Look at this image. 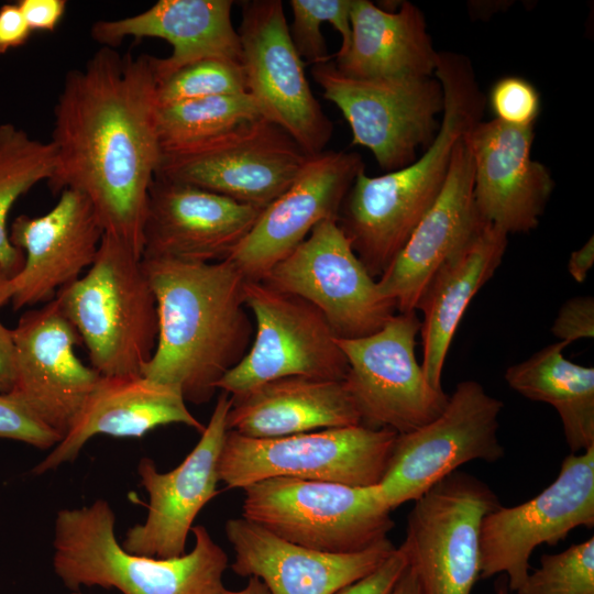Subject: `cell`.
<instances>
[{"label":"cell","mask_w":594,"mask_h":594,"mask_svg":"<svg viewBox=\"0 0 594 594\" xmlns=\"http://www.w3.org/2000/svg\"><path fill=\"white\" fill-rule=\"evenodd\" d=\"M157 305L155 351L141 374L177 387L186 402H209L217 383L249 351L246 279L228 261L144 258Z\"/></svg>","instance_id":"2"},{"label":"cell","mask_w":594,"mask_h":594,"mask_svg":"<svg viewBox=\"0 0 594 594\" xmlns=\"http://www.w3.org/2000/svg\"><path fill=\"white\" fill-rule=\"evenodd\" d=\"M351 44L334 57L337 69L358 79L435 77L439 52L427 31L425 15L404 1L389 11L369 0H353Z\"/></svg>","instance_id":"27"},{"label":"cell","mask_w":594,"mask_h":594,"mask_svg":"<svg viewBox=\"0 0 594 594\" xmlns=\"http://www.w3.org/2000/svg\"><path fill=\"white\" fill-rule=\"evenodd\" d=\"M73 594H79V593H73Z\"/></svg>","instance_id":"47"},{"label":"cell","mask_w":594,"mask_h":594,"mask_svg":"<svg viewBox=\"0 0 594 594\" xmlns=\"http://www.w3.org/2000/svg\"><path fill=\"white\" fill-rule=\"evenodd\" d=\"M495 594H510L512 592L508 588L507 581H499L495 586Z\"/></svg>","instance_id":"46"},{"label":"cell","mask_w":594,"mask_h":594,"mask_svg":"<svg viewBox=\"0 0 594 594\" xmlns=\"http://www.w3.org/2000/svg\"><path fill=\"white\" fill-rule=\"evenodd\" d=\"M516 594H594V537L542 554Z\"/></svg>","instance_id":"34"},{"label":"cell","mask_w":594,"mask_h":594,"mask_svg":"<svg viewBox=\"0 0 594 594\" xmlns=\"http://www.w3.org/2000/svg\"><path fill=\"white\" fill-rule=\"evenodd\" d=\"M114 521L103 499L57 513L53 565L68 588L99 585L122 594H221L224 590L228 556L204 526L191 527L195 546L189 553L157 559L127 551L117 541Z\"/></svg>","instance_id":"3"},{"label":"cell","mask_w":594,"mask_h":594,"mask_svg":"<svg viewBox=\"0 0 594 594\" xmlns=\"http://www.w3.org/2000/svg\"><path fill=\"white\" fill-rule=\"evenodd\" d=\"M419 331L416 312H397L370 336L337 338L349 366L343 382L362 426L406 433L444 409L449 395L428 383L415 354Z\"/></svg>","instance_id":"12"},{"label":"cell","mask_w":594,"mask_h":594,"mask_svg":"<svg viewBox=\"0 0 594 594\" xmlns=\"http://www.w3.org/2000/svg\"><path fill=\"white\" fill-rule=\"evenodd\" d=\"M12 336L14 377L8 394L63 439L100 374L76 355L81 339L55 299L25 311Z\"/></svg>","instance_id":"16"},{"label":"cell","mask_w":594,"mask_h":594,"mask_svg":"<svg viewBox=\"0 0 594 594\" xmlns=\"http://www.w3.org/2000/svg\"><path fill=\"white\" fill-rule=\"evenodd\" d=\"M578 527H594V446L569 454L557 479L534 498L499 505L485 516L480 537L481 579L506 574L517 592L530 572L529 560L541 546H556Z\"/></svg>","instance_id":"15"},{"label":"cell","mask_w":594,"mask_h":594,"mask_svg":"<svg viewBox=\"0 0 594 594\" xmlns=\"http://www.w3.org/2000/svg\"><path fill=\"white\" fill-rule=\"evenodd\" d=\"M103 234L90 201L73 189L61 191L56 205L43 216L16 217L9 237L23 252L24 262L11 278L13 309L53 300L91 266Z\"/></svg>","instance_id":"22"},{"label":"cell","mask_w":594,"mask_h":594,"mask_svg":"<svg viewBox=\"0 0 594 594\" xmlns=\"http://www.w3.org/2000/svg\"><path fill=\"white\" fill-rule=\"evenodd\" d=\"M224 532L232 571L256 576L271 594H336L377 569L396 549L386 538L355 553L333 554L283 540L244 519H228Z\"/></svg>","instance_id":"23"},{"label":"cell","mask_w":594,"mask_h":594,"mask_svg":"<svg viewBox=\"0 0 594 594\" xmlns=\"http://www.w3.org/2000/svg\"><path fill=\"white\" fill-rule=\"evenodd\" d=\"M12 295V279L0 270V309L11 300Z\"/></svg>","instance_id":"45"},{"label":"cell","mask_w":594,"mask_h":594,"mask_svg":"<svg viewBox=\"0 0 594 594\" xmlns=\"http://www.w3.org/2000/svg\"><path fill=\"white\" fill-rule=\"evenodd\" d=\"M221 594H271L265 583L256 576H250L246 586L240 591L224 588Z\"/></svg>","instance_id":"44"},{"label":"cell","mask_w":594,"mask_h":594,"mask_svg":"<svg viewBox=\"0 0 594 594\" xmlns=\"http://www.w3.org/2000/svg\"><path fill=\"white\" fill-rule=\"evenodd\" d=\"M31 34L18 3L0 7V55L24 45Z\"/></svg>","instance_id":"40"},{"label":"cell","mask_w":594,"mask_h":594,"mask_svg":"<svg viewBox=\"0 0 594 594\" xmlns=\"http://www.w3.org/2000/svg\"><path fill=\"white\" fill-rule=\"evenodd\" d=\"M311 75L349 123L352 144L369 148L385 173L413 163L440 129L444 94L436 76L358 79L340 73L332 61L314 65Z\"/></svg>","instance_id":"8"},{"label":"cell","mask_w":594,"mask_h":594,"mask_svg":"<svg viewBox=\"0 0 594 594\" xmlns=\"http://www.w3.org/2000/svg\"><path fill=\"white\" fill-rule=\"evenodd\" d=\"M228 430L266 439L361 425L343 381L289 376L232 397Z\"/></svg>","instance_id":"26"},{"label":"cell","mask_w":594,"mask_h":594,"mask_svg":"<svg viewBox=\"0 0 594 594\" xmlns=\"http://www.w3.org/2000/svg\"><path fill=\"white\" fill-rule=\"evenodd\" d=\"M244 301L256 331L244 358L217 383V389L241 396L267 382L304 376L343 381L348 361L323 315L307 300L246 280Z\"/></svg>","instance_id":"11"},{"label":"cell","mask_w":594,"mask_h":594,"mask_svg":"<svg viewBox=\"0 0 594 594\" xmlns=\"http://www.w3.org/2000/svg\"><path fill=\"white\" fill-rule=\"evenodd\" d=\"M503 407L479 382L462 381L436 419L397 435L377 484L389 509L415 502L464 463L501 460L505 451L497 431Z\"/></svg>","instance_id":"9"},{"label":"cell","mask_w":594,"mask_h":594,"mask_svg":"<svg viewBox=\"0 0 594 594\" xmlns=\"http://www.w3.org/2000/svg\"><path fill=\"white\" fill-rule=\"evenodd\" d=\"M508 234L488 222L454 257L443 264L428 285L418 309L422 344L421 367L428 383L442 388L444 362L469 304L502 264Z\"/></svg>","instance_id":"28"},{"label":"cell","mask_w":594,"mask_h":594,"mask_svg":"<svg viewBox=\"0 0 594 594\" xmlns=\"http://www.w3.org/2000/svg\"><path fill=\"white\" fill-rule=\"evenodd\" d=\"M364 169L358 153L326 150L310 156L290 186L262 210L227 260L246 280H262L318 223L338 220L349 189Z\"/></svg>","instance_id":"17"},{"label":"cell","mask_w":594,"mask_h":594,"mask_svg":"<svg viewBox=\"0 0 594 594\" xmlns=\"http://www.w3.org/2000/svg\"><path fill=\"white\" fill-rule=\"evenodd\" d=\"M407 565L404 551L397 547L377 569L336 594H391Z\"/></svg>","instance_id":"38"},{"label":"cell","mask_w":594,"mask_h":594,"mask_svg":"<svg viewBox=\"0 0 594 594\" xmlns=\"http://www.w3.org/2000/svg\"><path fill=\"white\" fill-rule=\"evenodd\" d=\"M55 164L51 142L35 140L12 123L0 124V270L11 278L22 268L24 254L10 241L9 212L22 195L52 177Z\"/></svg>","instance_id":"30"},{"label":"cell","mask_w":594,"mask_h":594,"mask_svg":"<svg viewBox=\"0 0 594 594\" xmlns=\"http://www.w3.org/2000/svg\"><path fill=\"white\" fill-rule=\"evenodd\" d=\"M242 490L244 519L320 552H360L386 539L395 525L377 485L272 477Z\"/></svg>","instance_id":"5"},{"label":"cell","mask_w":594,"mask_h":594,"mask_svg":"<svg viewBox=\"0 0 594 594\" xmlns=\"http://www.w3.org/2000/svg\"><path fill=\"white\" fill-rule=\"evenodd\" d=\"M397 435L362 425L266 439L228 430L218 476L228 488L272 477L374 486L385 473Z\"/></svg>","instance_id":"6"},{"label":"cell","mask_w":594,"mask_h":594,"mask_svg":"<svg viewBox=\"0 0 594 594\" xmlns=\"http://www.w3.org/2000/svg\"><path fill=\"white\" fill-rule=\"evenodd\" d=\"M468 132L454 147L449 173L437 200L396 258L376 279L380 292L394 302L396 312H416L436 273L460 253L486 223L474 201Z\"/></svg>","instance_id":"19"},{"label":"cell","mask_w":594,"mask_h":594,"mask_svg":"<svg viewBox=\"0 0 594 594\" xmlns=\"http://www.w3.org/2000/svg\"><path fill=\"white\" fill-rule=\"evenodd\" d=\"M0 438L25 442L38 449L55 447L62 437L37 420L9 394H0Z\"/></svg>","instance_id":"36"},{"label":"cell","mask_w":594,"mask_h":594,"mask_svg":"<svg viewBox=\"0 0 594 594\" xmlns=\"http://www.w3.org/2000/svg\"><path fill=\"white\" fill-rule=\"evenodd\" d=\"M87 348L90 366L102 376L141 374L156 348V298L142 257L103 234L84 276L54 298Z\"/></svg>","instance_id":"4"},{"label":"cell","mask_w":594,"mask_h":594,"mask_svg":"<svg viewBox=\"0 0 594 594\" xmlns=\"http://www.w3.org/2000/svg\"><path fill=\"white\" fill-rule=\"evenodd\" d=\"M16 3L32 32H54L67 8L65 0H20Z\"/></svg>","instance_id":"39"},{"label":"cell","mask_w":594,"mask_h":594,"mask_svg":"<svg viewBox=\"0 0 594 594\" xmlns=\"http://www.w3.org/2000/svg\"><path fill=\"white\" fill-rule=\"evenodd\" d=\"M262 210L198 187L154 178L142 257L206 263L227 260Z\"/></svg>","instance_id":"21"},{"label":"cell","mask_w":594,"mask_h":594,"mask_svg":"<svg viewBox=\"0 0 594 594\" xmlns=\"http://www.w3.org/2000/svg\"><path fill=\"white\" fill-rule=\"evenodd\" d=\"M14 377V344L12 329L0 321V394L10 393Z\"/></svg>","instance_id":"41"},{"label":"cell","mask_w":594,"mask_h":594,"mask_svg":"<svg viewBox=\"0 0 594 594\" xmlns=\"http://www.w3.org/2000/svg\"><path fill=\"white\" fill-rule=\"evenodd\" d=\"M232 0H160L147 10L117 20H99L91 26L92 38L114 48L127 37H156L172 45L165 58L152 56L156 81L207 58L242 65L238 30L231 20Z\"/></svg>","instance_id":"24"},{"label":"cell","mask_w":594,"mask_h":594,"mask_svg":"<svg viewBox=\"0 0 594 594\" xmlns=\"http://www.w3.org/2000/svg\"><path fill=\"white\" fill-rule=\"evenodd\" d=\"M238 29L246 92L260 114L287 132L310 156L326 151L333 122L315 98L289 33L283 2H241Z\"/></svg>","instance_id":"13"},{"label":"cell","mask_w":594,"mask_h":594,"mask_svg":"<svg viewBox=\"0 0 594 594\" xmlns=\"http://www.w3.org/2000/svg\"><path fill=\"white\" fill-rule=\"evenodd\" d=\"M534 127L481 120L466 134L473 162V195L481 218L510 233L536 229L554 180L531 158Z\"/></svg>","instance_id":"20"},{"label":"cell","mask_w":594,"mask_h":594,"mask_svg":"<svg viewBox=\"0 0 594 594\" xmlns=\"http://www.w3.org/2000/svg\"><path fill=\"white\" fill-rule=\"evenodd\" d=\"M260 282L314 305L339 339L370 336L396 314L336 219L318 223Z\"/></svg>","instance_id":"14"},{"label":"cell","mask_w":594,"mask_h":594,"mask_svg":"<svg viewBox=\"0 0 594 594\" xmlns=\"http://www.w3.org/2000/svg\"><path fill=\"white\" fill-rule=\"evenodd\" d=\"M353 0H290L293 44L306 64L318 65L332 59L320 25L330 23L341 36V46L333 57L346 53L351 44V9Z\"/></svg>","instance_id":"32"},{"label":"cell","mask_w":594,"mask_h":594,"mask_svg":"<svg viewBox=\"0 0 594 594\" xmlns=\"http://www.w3.org/2000/svg\"><path fill=\"white\" fill-rule=\"evenodd\" d=\"M490 105L496 120L517 128L534 127L540 111L537 89L517 76L501 78L490 92Z\"/></svg>","instance_id":"35"},{"label":"cell","mask_w":594,"mask_h":594,"mask_svg":"<svg viewBox=\"0 0 594 594\" xmlns=\"http://www.w3.org/2000/svg\"><path fill=\"white\" fill-rule=\"evenodd\" d=\"M169 424H183L200 433L205 429L177 387L142 374L100 375L70 430L33 472L43 474L74 461L96 435L141 438Z\"/></svg>","instance_id":"25"},{"label":"cell","mask_w":594,"mask_h":594,"mask_svg":"<svg viewBox=\"0 0 594 594\" xmlns=\"http://www.w3.org/2000/svg\"><path fill=\"white\" fill-rule=\"evenodd\" d=\"M391 594H422L415 572L407 565Z\"/></svg>","instance_id":"43"},{"label":"cell","mask_w":594,"mask_h":594,"mask_svg":"<svg viewBox=\"0 0 594 594\" xmlns=\"http://www.w3.org/2000/svg\"><path fill=\"white\" fill-rule=\"evenodd\" d=\"M594 264V239L591 237L585 244L570 254L568 271L573 279L583 283Z\"/></svg>","instance_id":"42"},{"label":"cell","mask_w":594,"mask_h":594,"mask_svg":"<svg viewBox=\"0 0 594 594\" xmlns=\"http://www.w3.org/2000/svg\"><path fill=\"white\" fill-rule=\"evenodd\" d=\"M566 346L549 344L509 366L504 377L521 396L557 410L571 453H578L594 446V367L565 359Z\"/></svg>","instance_id":"29"},{"label":"cell","mask_w":594,"mask_h":594,"mask_svg":"<svg viewBox=\"0 0 594 594\" xmlns=\"http://www.w3.org/2000/svg\"><path fill=\"white\" fill-rule=\"evenodd\" d=\"M157 106L152 56L102 46L65 76L50 141L56 154L50 189L85 195L105 234L141 257L161 156Z\"/></svg>","instance_id":"1"},{"label":"cell","mask_w":594,"mask_h":594,"mask_svg":"<svg viewBox=\"0 0 594 594\" xmlns=\"http://www.w3.org/2000/svg\"><path fill=\"white\" fill-rule=\"evenodd\" d=\"M309 157L287 132L260 117L194 143L162 148L154 178L265 209Z\"/></svg>","instance_id":"7"},{"label":"cell","mask_w":594,"mask_h":594,"mask_svg":"<svg viewBox=\"0 0 594 594\" xmlns=\"http://www.w3.org/2000/svg\"><path fill=\"white\" fill-rule=\"evenodd\" d=\"M231 405V396L221 391L198 443L174 470L161 473L151 459H141L138 472L150 496L148 512L143 524L127 531L121 543L127 551L157 559L186 553L195 518L219 493L218 462Z\"/></svg>","instance_id":"18"},{"label":"cell","mask_w":594,"mask_h":594,"mask_svg":"<svg viewBox=\"0 0 594 594\" xmlns=\"http://www.w3.org/2000/svg\"><path fill=\"white\" fill-rule=\"evenodd\" d=\"M399 546L422 594H471L480 579L483 519L501 503L472 474L455 471L414 502Z\"/></svg>","instance_id":"10"},{"label":"cell","mask_w":594,"mask_h":594,"mask_svg":"<svg viewBox=\"0 0 594 594\" xmlns=\"http://www.w3.org/2000/svg\"><path fill=\"white\" fill-rule=\"evenodd\" d=\"M246 92L242 65L207 58L187 65L156 81L158 105Z\"/></svg>","instance_id":"33"},{"label":"cell","mask_w":594,"mask_h":594,"mask_svg":"<svg viewBox=\"0 0 594 594\" xmlns=\"http://www.w3.org/2000/svg\"><path fill=\"white\" fill-rule=\"evenodd\" d=\"M260 117L248 92L158 105L156 127L161 150L194 143Z\"/></svg>","instance_id":"31"},{"label":"cell","mask_w":594,"mask_h":594,"mask_svg":"<svg viewBox=\"0 0 594 594\" xmlns=\"http://www.w3.org/2000/svg\"><path fill=\"white\" fill-rule=\"evenodd\" d=\"M552 334L568 345L581 339L594 337V298L576 296L568 299L560 308L553 324Z\"/></svg>","instance_id":"37"}]
</instances>
